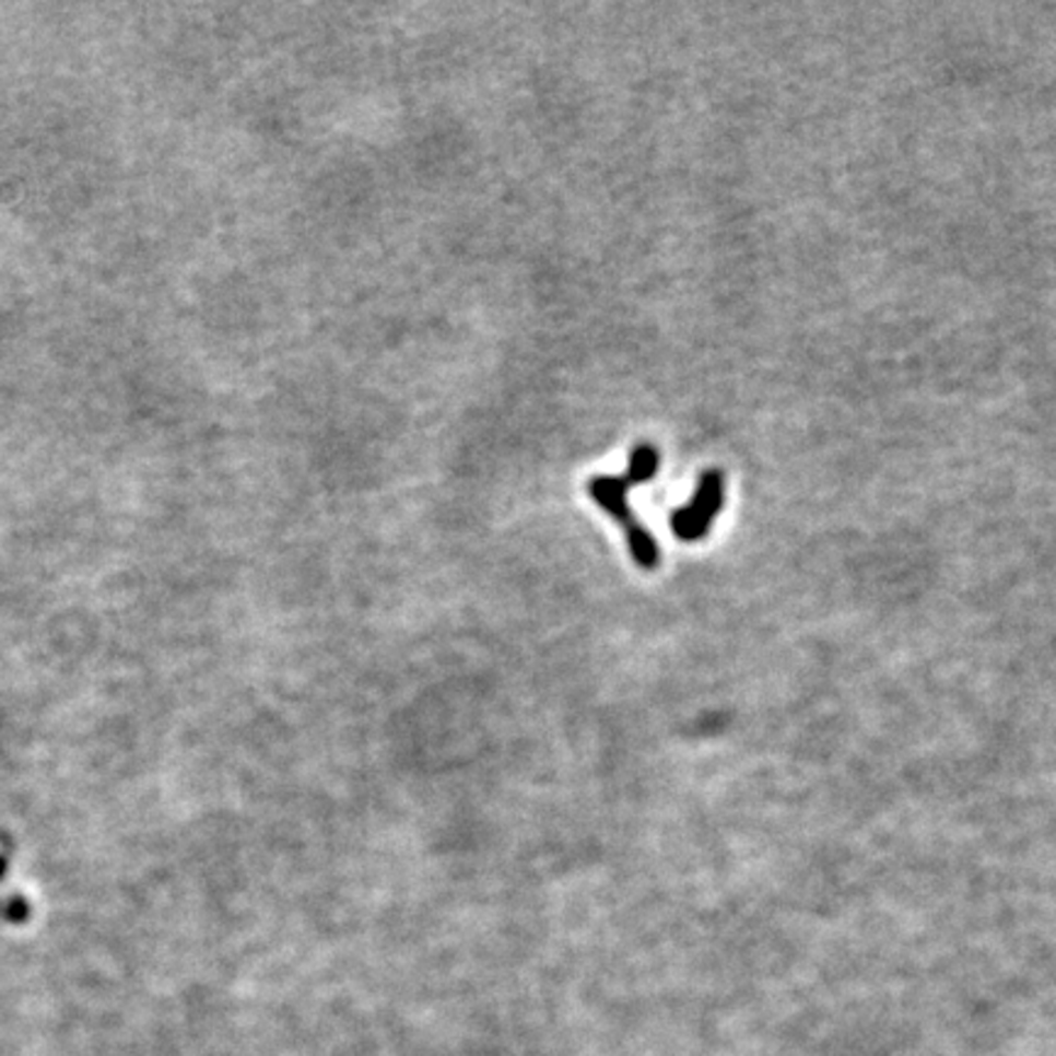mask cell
Masks as SVG:
<instances>
[{
	"label": "cell",
	"mask_w": 1056,
	"mask_h": 1056,
	"mask_svg": "<svg viewBox=\"0 0 1056 1056\" xmlns=\"http://www.w3.org/2000/svg\"><path fill=\"white\" fill-rule=\"evenodd\" d=\"M660 468V453L654 443H638L634 445L629 458V468L624 472L626 482L634 484H646L656 478V472Z\"/></svg>",
	"instance_id": "3957f363"
},
{
	"label": "cell",
	"mask_w": 1056,
	"mask_h": 1056,
	"mask_svg": "<svg viewBox=\"0 0 1056 1056\" xmlns=\"http://www.w3.org/2000/svg\"><path fill=\"white\" fill-rule=\"evenodd\" d=\"M629 490L631 484L626 482L624 474H621V478L599 474V478H592L587 484L589 496L602 506V512H607L621 528H624L631 558L638 563V567H644V571H656L660 563L658 541L654 538V533H650L648 528L636 519V514L629 504Z\"/></svg>",
	"instance_id": "6da1fadb"
},
{
	"label": "cell",
	"mask_w": 1056,
	"mask_h": 1056,
	"mask_svg": "<svg viewBox=\"0 0 1056 1056\" xmlns=\"http://www.w3.org/2000/svg\"><path fill=\"white\" fill-rule=\"evenodd\" d=\"M724 484H727V480H724V472L717 468H709L700 474L697 490L692 494V500L685 506H678L670 516L672 533L680 541L695 543L709 533L712 521L717 519V514L724 506Z\"/></svg>",
	"instance_id": "7a4b0ae2"
}]
</instances>
